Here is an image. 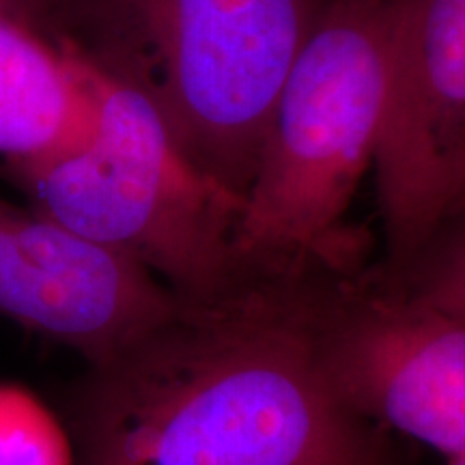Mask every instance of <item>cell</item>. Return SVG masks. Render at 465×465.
<instances>
[{
    "instance_id": "13",
    "label": "cell",
    "mask_w": 465,
    "mask_h": 465,
    "mask_svg": "<svg viewBox=\"0 0 465 465\" xmlns=\"http://www.w3.org/2000/svg\"><path fill=\"white\" fill-rule=\"evenodd\" d=\"M461 201H465V183H463V190H461V196H459V201H457V203H461ZM457 203H455V205H457ZM455 205H452V207H455Z\"/></svg>"
},
{
    "instance_id": "9",
    "label": "cell",
    "mask_w": 465,
    "mask_h": 465,
    "mask_svg": "<svg viewBox=\"0 0 465 465\" xmlns=\"http://www.w3.org/2000/svg\"><path fill=\"white\" fill-rule=\"evenodd\" d=\"M383 276L411 298L465 322V201L440 220L403 270Z\"/></svg>"
},
{
    "instance_id": "7",
    "label": "cell",
    "mask_w": 465,
    "mask_h": 465,
    "mask_svg": "<svg viewBox=\"0 0 465 465\" xmlns=\"http://www.w3.org/2000/svg\"><path fill=\"white\" fill-rule=\"evenodd\" d=\"M182 302L141 263L35 207L0 199V317L72 349L86 366L124 353Z\"/></svg>"
},
{
    "instance_id": "1",
    "label": "cell",
    "mask_w": 465,
    "mask_h": 465,
    "mask_svg": "<svg viewBox=\"0 0 465 465\" xmlns=\"http://www.w3.org/2000/svg\"><path fill=\"white\" fill-rule=\"evenodd\" d=\"M242 267L67 397L74 465H386L347 410L312 330L319 267Z\"/></svg>"
},
{
    "instance_id": "5",
    "label": "cell",
    "mask_w": 465,
    "mask_h": 465,
    "mask_svg": "<svg viewBox=\"0 0 465 465\" xmlns=\"http://www.w3.org/2000/svg\"><path fill=\"white\" fill-rule=\"evenodd\" d=\"M312 330L347 410L465 457V322L407 295L380 267L353 263L319 267Z\"/></svg>"
},
{
    "instance_id": "4",
    "label": "cell",
    "mask_w": 465,
    "mask_h": 465,
    "mask_svg": "<svg viewBox=\"0 0 465 465\" xmlns=\"http://www.w3.org/2000/svg\"><path fill=\"white\" fill-rule=\"evenodd\" d=\"M325 0H102V69L147 95L183 153L232 194L254 177L278 93Z\"/></svg>"
},
{
    "instance_id": "10",
    "label": "cell",
    "mask_w": 465,
    "mask_h": 465,
    "mask_svg": "<svg viewBox=\"0 0 465 465\" xmlns=\"http://www.w3.org/2000/svg\"><path fill=\"white\" fill-rule=\"evenodd\" d=\"M0 465H74L72 444L48 411L7 388H0Z\"/></svg>"
},
{
    "instance_id": "2",
    "label": "cell",
    "mask_w": 465,
    "mask_h": 465,
    "mask_svg": "<svg viewBox=\"0 0 465 465\" xmlns=\"http://www.w3.org/2000/svg\"><path fill=\"white\" fill-rule=\"evenodd\" d=\"M391 0H325L272 108L235 232L237 263H353L345 226L388 104Z\"/></svg>"
},
{
    "instance_id": "3",
    "label": "cell",
    "mask_w": 465,
    "mask_h": 465,
    "mask_svg": "<svg viewBox=\"0 0 465 465\" xmlns=\"http://www.w3.org/2000/svg\"><path fill=\"white\" fill-rule=\"evenodd\" d=\"M11 174L31 207L127 254L182 304L216 298L240 276L243 199L183 153L144 93L100 65L91 136Z\"/></svg>"
},
{
    "instance_id": "11",
    "label": "cell",
    "mask_w": 465,
    "mask_h": 465,
    "mask_svg": "<svg viewBox=\"0 0 465 465\" xmlns=\"http://www.w3.org/2000/svg\"><path fill=\"white\" fill-rule=\"evenodd\" d=\"M50 5L52 0H0V14H7L15 17V20L39 28V31L50 33L45 28V17H48Z\"/></svg>"
},
{
    "instance_id": "6",
    "label": "cell",
    "mask_w": 465,
    "mask_h": 465,
    "mask_svg": "<svg viewBox=\"0 0 465 465\" xmlns=\"http://www.w3.org/2000/svg\"><path fill=\"white\" fill-rule=\"evenodd\" d=\"M386 274L422 248L465 183V0H391L388 104L375 155Z\"/></svg>"
},
{
    "instance_id": "8",
    "label": "cell",
    "mask_w": 465,
    "mask_h": 465,
    "mask_svg": "<svg viewBox=\"0 0 465 465\" xmlns=\"http://www.w3.org/2000/svg\"><path fill=\"white\" fill-rule=\"evenodd\" d=\"M97 114V65L72 39L0 14V162L9 173L80 147Z\"/></svg>"
},
{
    "instance_id": "12",
    "label": "cell",
    "mask_w": 465,
    "mask_h": 465,
    "mask_svg": "<svg viewBox=\"0 0 465 465\" xmlns=\"http://www.w3.org/2000/svg\"><path fill=\"white\" fill-rule=\"evenodd\" d=\"M449 465H465V457H457V459H450Z\"/></svg>"
}]
</instances>
